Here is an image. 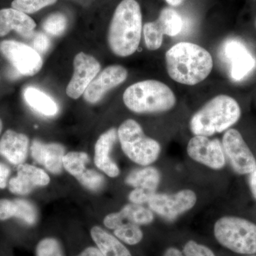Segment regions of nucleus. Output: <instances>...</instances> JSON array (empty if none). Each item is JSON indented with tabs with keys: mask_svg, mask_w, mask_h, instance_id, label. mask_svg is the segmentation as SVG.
<instances>
[{
	"mask_svg": "<svg viewBox=\"0 0 256 256\" xmlns=\"http://www.w3.org/2000/svg\"><path fill=\"white\" fill-rule=\"evenodd\" d=\"M165 60L170 78L184 85L194 86L203 82L214 66L210 52L190 42H180L171 47Z\"/></svg>",
	"mask_w": 256,
	"mask_h": 256,
	"instance_id": "nucleus-1",
	"label": "nucleus"
},
{
	"mask_svg": "<svg viewBox=\"0 0 256 256\" xmlns=\"http://www.w3.org/2000/svg\"><path fill=\"white\" fill-rule=\"evenodd\" d=\"M142 13L136 0H122L116 8L110 24L108 41L114 54L127 57L140 45L142 34Z\"/></svg>",
	"mask_w": 256,
	"mask_h": 256,
	"instance_id": "nucleus-2",
	"label": "nucleus"
},
{
	"mask_svg": "<svg viewBox=\"0 0 256 256\" xmlns=\"http://www.w3.org/2000/svg\"><path fill=\"white\" fill-rule=\"evenodd\" d=\"M242 110L230 96H216L192 116L190 126L195 136L210 137L227 130L238 122Z\"/></svg>",
	"mask_w": 256,
	"mask_h": 256,
	"instance_id": "nucleus-3",
	"label": "nucleus"
},
{
	"mask_svg": "<svg viewBox=\"0 0 256 256\" xmlns=\"http://www.w3.org/2000/svg\"><path fill=\"white\" fill-rule=\"evenodd\" d=\"M124 105L137 114L166 112L176 104V97L166 84L156 80L136 82L126 89Z\"/></svg>",
	"mask_w": 256,
	"mask_h": 256,
	"instance_id": "nucleus-4",
	"label": "nucleus"
},
{
	"mask_svg": "<svg viewBox=\"0 0 256 256\" xmlns=\"http://www.w3.org/2000/svg\"><path fill=\"white\" fill-rule=\"evenodd\" d=\"M214 233L217 242L229 250L244 255L256 254V224L236 216L216 220Z\"/></svg>",
	"mask_w": 256,
	"mask_h": 256,
	"instance_id": "nucleus-5",
	"label": "nucleus"
},
{
	"mask_svg": "<svg viewBox=\"0 0 256 256\" xmlns=\"http://www.w3.org/2000/svg\"><path fill=\"white\" fill-rule=\"evenodd\" d=\"M121 148L126 156L136 164L149 166L159 158L161 146L146 136L138 122L132 119L124 121L118 130Z\"/></svg>",
	"mask_w": 256,
	"mask_h": 256,
	"instance_id": "nucleus-6",
	"label": "nucleus"
},
{
	"mask_svg": "<svg viewBox=\"0 0 256 256\" xmlns=\"http://www.w3.org/2000/svg\"><path fill=\"white\" fill-rule=\"evenodd\" d=\"M196 201L197 196L194 192L183 190L172 194L156 193L148 204L154 213L165 220L173 222L192 210Z\"/></svg>",
	"mask_w": 256,
	"mask_h": 256,
	"instance_id": "nucleus-7",
	"label": "nucleus"
},
{
	"mask_svg": "<svg viewBox=\"0 0 256 256\" xmlns=\"http://www.w3.org/2000/svg\"><path fill=\"white\" fill-rule=\"evenodd\" d=\"M0 53L8 60L18 75H36L43 66L40 54L33 47L21 42L12 40L2 42Z\"/></svg>",
	"mask_w": 256,
	"mask_h": 256,
	"instance_id": "nucleus-8",
	"label": "nucleus"
},
{
	"mask_svg": "<svg viewBox=\"0 0 256 256\" xmlns=\"http://www.w3.org/2000/svg\"><path fill=\"white\" fill-rule=\"evenodd\" d=\"M222 143L226 159H228L236 173L250 174L254 171L256 168L255 156L237 130H227Z\"/></svg>",
	"mask_w": 256,
	"mask_h": 256,
	"instance_id": "nucleus-9",
	"label": "nucleus"
},
{
	"mask_svg": "<svg viewBox=\"0 0 256 256\" xmlns=\"http://www.w3.org/2000/svg\"><path fill=\"white\" fill-rule=\"evenodd\" d=\"M186 151L192 160L212 170H222L226 163L222 143L218 139L195 136L188 142Z\"/></svg>",
	"mask_w": 256,
	"mask_h": 256,
	"instance_id": "nucleus-10",
	"label": "nucleus"
},
{
	"mask_svg": "<svg viewBox=\"0 0 256 256\" xmlns=\"http://www.w3.org/2000/svg\"><path fill=\"white\" fill-rule=\"evenodd\" d=\"M73 77L66 88V94L73 99L84 94L100 70V64L92 56L80 52L74 60Z\"/></svg>",
	"mask_w": 256,
	"mask_h": 256,
	"instance_id": "nucleus-11",
	"label": "nucleus"
},
{
	"mask_svg": "<svg viewBox=\"0 0 256 256\" xmlns=\"http://www.w3.org/2000/svg\"><path fill=\"white\" fill-rule=\"evenodd\" d=\"M128 72L122 66L112 65L102 70L90 82L84 94L89 104L99 102L110 89L118 86L126 80Z\"/></svg>",
	"mask_w": 256,
	"mask_h": 256,
	"instance_id": "nucleus-12",
	"label": "nucleus"
},
{
	"mask_svg": "<svg viewBox=\"0 0 256 256\" xmlns=\"http://www.w3.org/2000/svg\"><path fill=\"white\" fill-rule=\"evenodd\" d=\"M224 45V55L230 64L232 78L237 82L246 78L256 68V58L238 40H229Z\"/></svg>",
	"mask_w": 256,
	"mask_h": 256,
	"instance_id": "nucleus-13",
	"label": "nucleus"
},
{
	"mask_svg": "<svg viewBox=\"0 0 256 256\" xmlns=\"http://www.w3.org/2000/svg\"><path fill=\"white\" fill-rule=\"evenodd\" d=\"M50 182L48 175L44 170L28 164L18 165V176L10 180L9 190L16 194L31 193L36 186H46Z\"/></svg>",
	"mask_w": 256,
	"mask_h": 256,
	"instance_id": "nucleus-14",
	"label": "nucleus"
},
{
	"mask_svg": "<svg viewBox=\"0 0 256 256\" xmlns=\"http://www.w3.org/2000/svg\"><path fill=\"white\" fill-rule=\"evenodd\" d=\"M35 28L36 23L28 14L13 8L0 10V37L14 30L23 38L31 40Z\"/></svg>",
	"mask_w": 256,
	"mask_h": 256,
	"instance_id": "nucleus-15",
	"label": "nucleus"
},
{
	"mask_svg": "<svg viewBox=\"0 0 256 256\" xmlns=\"http://www.w3.org/2000/svg\"><path fill=\"white\" fill-rule=\"evenodd\" d=\"M117 138V130L111 128L101 134L95 146L94 162L96 166L110 178H116L120 174L119 168L110 156Z\"/></svg>",
	"mask_w": 256,
	"mask_h": 256,
	"instance_id": "nucleus-16",
	"label": "nucleus"
},
{
	"mask_svg": "<svg viewBox=\"0 0 256 256\" xmlns=\"http://www.w3.org/2000/svg\"><path fill=\"white\" fill-rule=\"evenodd\" d=\"M32 156L35 161L44 166L53 174H60L63 166L65 149L56 143L44 144L40 141H33L31 146Z\"/></svg>",
	"mask_w": 256,
	"mask_h": 256,
	"instance_id": "nucleus-17",
	"label": "nucleus"
},
{
	"mask_svg": "<svg viewBox=\"0 0 256 256\" xmlns=\"http://www.w3.org/2000/svg\"><path fill=\"white\" fill-rule=\"evenodd\" d=\"M28 144L26 134L8 130L0 140V154L12 164H22L28 156Z\"/></svg>",
	"mask_w": 256,
	"mask_h": 256,
	"instance_id": "nucleus-18",
	"label": "nucleus"
},
{
	"mask_svg": "<svg viewBox=\"0 0 256 256\" xmlns=\"http://www.w3.org/2000/svg\"><path fill=\"white\" fill-rule=\"evenodd\" d=\"M92 240L104 256H132L127 248L118 238L99 226L90 230Z\"/></svg>",
	"mask_w": 256,
	"mask_h": 256,
	"instance_id": "nucleus-19",
	"label": "nucleus"
},
{
	"mask_svg": "<svg viewBox=\"0 0 256 256\" xmlns=\"http://www.w3.org/2000/svg\"><path fill=\"white\" fill-rule=\"evenodd\" d=\"M161 175L159 170L154 166L133 170L126 180V184L134 188H142L156 193L159 186Z\"/></svg>",
	"mask_w": 256,
	"mask_h": 256,
	"instance_id": "nucleus-20",
	"label": "nucleus"
},
{
	"mask_svg": "<svg viewBox=\"0 0 256 256\" xmlns=\"http://www.w3.org/2000/svg\"><path fill=\"white\" fill-rule=\"evenodd\" d=\"M24 98L33 110L46 116L58 114V106L52 98L34 87H28L23 92Z\"/></svg>",
	"mask_w": 256,
	"mask_h": 256,
	"instance_id": "nucleus-21",
	"label": "nucleus"
},
{
	"mask_svg": "<svg viewBox=\"0 0 256 256\" xmlns=\"http://www.w3.org/2000/svg\"><path fill=\"white\" fill-rule=\"evenodd\" d=\"M2 216L4 220L16 217L28 225H33L36 222L37 212L34 206L26 200H16L10 201L4 200L2 207Z\"/></svg>",
	"mask_w": 256,
	"mask_h": 256,
	"instance_id": "nucleus-22",
	"label": "nucleus"
},
{
	"mask_svg": "<svg viewBox=\"0 0 256 256\" xmlns=\"http://www.w3.org/2000/svg\"><path fill=\"white\" fill-rule=\"evenodd\" d=\"M154 26L161 36H175L182 30L183 20L178 12L166 8L162 10L159 18L154 22Z\"/></svg>",
	"mask_w": 256,
	"mask_h": 256,
	"instance_id": "nucleus-23",
	"label": "nucleus"
},
{
	"mask_svg": "<svg viewBox=\"0 0 256 256\" xmlns=\"http://www.w3.org/2000/svg\"><path fill=\"white\" fill-rule=\"evenodd\" d=\"M120 212L124 222H130L138 226L148 225L154 218L152 210L136 204L126 205Z\"/></svg>",
	"mask_w": 256,
	"mask_h": 256,
	"instance_id": "nucleus-24",
	"label": "nucleus"
},
{
	"mask_svg": "<svg viewBox=\"0 0 256 256\" xmlns=\"http://www.w3.org/2000/svg\"><path fill=\"white\" fill-rule=\"evenodd\" d=\"M89 158L86 153L72 152L66 154L63 158V166L65 170L78 180L86 170Z\"/></svg>",
	"mask_w": 256,
	"mask_h": 256,
	"instance_id": "nucleus-25",
	"label": "nucleus"
},
{
	"mask_svg": "<svg viewBox=\"0 0 256 256\" xmlns=\"http://www.w3.org/2000/svg\"><path fill=\"white\" fill-rule=\"evenodd\" d=\"M163 256H216L212 250L202 244H198L194 240H188L182 252L174 247L166 249Z\"/></svg>",
	"mask_w": 256,
	"mask_h": 256,
	"instance_id": "nucleus-26",
	"label": "nucleus"
},
{
	"mask_svg": "<svg viewBox=\"0 0 256 256\" xmlns=\"http://www.w3.org/2000/svg\"><path fill=\"white\" fill-rule=\"evenodd\" d=\"M114 235L119 240L132 246L139 244L143 238V233L139 226L130 222H126L114 229Z\"/></svg>",
	"mask_w": 256,
	"mask_h": 256,
	"instance_id": "nucleus-27",
	"label": "nucleus"
},
{
	"mask_svg": "<svg viewBox=\"0 0 256 256\" xmlns=\"http://www.w3.org/2000/svg\"><path fill=\"white\" fill-rule=\"evenodd\" d=\"M67 18L62 13H54L44 20L42 24L45 32L53 36L62 34L67 28Z\"/></svg>",
	"mask_w": 256,
	"mask_h": 256,
	"instance_id": "nucleus-28",
	"label": "nucleus"
},
{
	"mask_svg": "<svg viewBox=\"0 0 256 256\" xmlns=\"http://www.w3.org/2000/svg\"><path fill=\"white\" fill-rule=\"evenodd\" d=\"M57 0H14L12 2L13 9L25 14H34L45 6L54 4Z\"/></svg>",
	"mask_w": 256,
	"mask_h": 256,
	"instance_id": "nucleus-29",
	"label": "nucleus"
},
{
	"mask_svg": "<svg viewBox=\"0 0 256 256\" xmlns=\"http://www.w3.org/2000/svg\"><path fill=\"white\" fill-rule=\"evenodd\" d=\"M78 180L86 188L94 192L100 190L104 186V182H105L104 176L100 173L94 170L88 169L78 178Z\"/></svg>",
	"mask_w": 256,
	"mask_h": 256,
	"instance_id": "nucleus-30",
	"label": "nucleus"
},
{
	"mask_svg": "<svg viewBox=\"0 0 256 256\" xmlns=\"http://www.w3.org/2000/svg\"><path fill=\"white\" fill-rule=\"evenodd\" d=\"M36 256H63L62 248L54 238L43 239L36 247Z\"/></svg>",
	"mask_w": 256,
	"mask_h": 256,
	"instance_id": "nucleus-31",
	"label": "nucleus"
},
{
	"mask_svg": "<svg viewBox=\"0 0 256 256\" xmlns=\"http://www.w3.org/2000/svg\"><path fill=\"white\" fill-rule=\"evenodd\" d=\"M154 194L156 193L142 190V188H134L130 193L129 200L131 203L142 205L144 204H148Z\"/></svg>",
	"mask_w": 256,
	"mask_h": 256,
	"instance_id": "nucleus-32",
	"label": "nucleus"
},
{
	"mask_svg": "<svg viewBox=\"0 0 256 256\" xmlns=\"http://www.w3.org/2000/svg\"><path fill=\"white\" fill-rule=\"evenodd\" d=\"M33 48L38 54H44L48 50L50 46V42L48 37L42 32L34 34L33 38Z\"/></svg>",
	"mask_w": 256,
	"mask_h": 256,
	"instance_id": "nucleus-33",
	"label": "nucleus"
},
{
	"mask_svg": "<svg viewBox=\"0 0 256 256\" xmlns=\"http://www.w3.org/2000/svg\"><path fill=\"white\" fill-rule=\"evenodd\" d=\"M10 174V168L6 165L0 162V188H6Z\"/></svg>",
	"mask_w": 256,
	"mask_h": 256,
	"instance_id": "nucleus-34",
	"label": "nucleus"
},
{
	"mask_svg": "<svg viewBox=\"0 0 256 256\" xmlns=\"http://www.w3.org/2000/svg\"><path fill=\"white\" fill-rule=\"evenodd\" d=\"M248 183L252 196L256 200V168L249 174Z\"/></svg>",
	"mask_w": 256,
	"mask_h": 256,
	"instance_id": "nucleus-35",
	"label": "nucleus"
},
{
	"mask_svg": "<svg viewBox=\"0 0 256 256\" xmlns=\"http://www.w3.org/2000/svg\"><path fill=\"white\" fill-rule=\"evenodd\" d=\"M78 256H104L98 248L94 247L87 248Z\"/></svg>",
	"mask_w": 256,
	"mask_h": 256,
	"instance_id": "nucleus-36",
	"label": "nucleus"
},
{
	"mask_svg": "<svg viewBox=\"0 0 256 256\" xmlns=\"http://www.w3.org/2000/svg\"><path fill=\"white\" fill-rule=\"evenodd\" d=\"M168 4L172 6H176L182 4L184 0H165Z\"/></svg>",
	"mask_w": 256,
	"mask_h": 256,
	"instance_id": "nucleus-37",
	"label": "nucleus"
},
{
	"mask_svg": "<svg viewBox=\"0 0 256 256\" xmlns=\"http://www.w3.org/2000/svg\"><path fill=\"white\" fill-rule=\"evenodd\" d=\"M2 130V122L1 119H0V134H1Z\"/></svg>",
	"mask_w": 256,
	"mask_h": 256,
	"instance_id": "nucleus-38",
	"label": "nucleus"
},
{
	"mask_svg": "<svg viewBox=\"0 0 256 256\" xmlns=\"http://www.w3.org/2000/svg\"><path fill=\"white\" fill-rule=\"evenodd\" d=\"M248 256H256V255H255V254H254V255H249Z\"/></svg>",
	"mask_w": 256,
	"mask_h": 256,
	"instance_id": "nucleus-39",
	"label": "nucleus"
},
{
	"mask_svg": "<svg viewBox=\"0 0 256 256\" xmlns=\"http://www.w3.org/2000/svg\"></svg>",
	"mask_w": 256,
	"mask_h": 256,
	"instance_id": "nucleus-40",
	"label": "nucleus"
}]
</instances>
